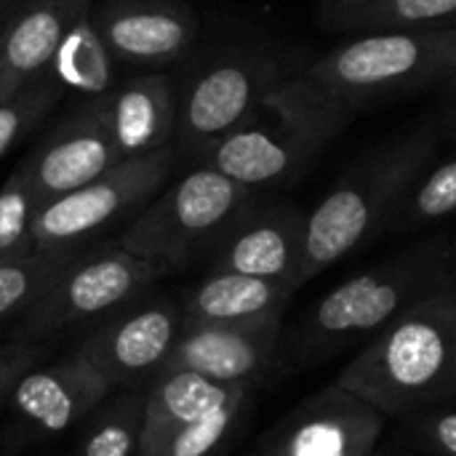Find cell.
I'll return each instance as SVG.
<instances>
[{"instance_id": "cell-19", "label": "cell", "mask_w": 456, "mask_h": 456, "mask_svg": "<svg viewBox=\"0 0 456 456\" xmlns=\"http://www.w3.org/2000/svg\"><path fill=\"white\" fill-rule=\"evenodd\" d=\"M294 286L240 273H208L184 294V323H235L286 313Z\"/></svg>"}, {"instance_id": "cell-26", "label": "cell", "mask_w": 456, "mask_h": 456, "mask_svg": "<svg viewBox=\"0 0 456 456\" xmlns=\"http://www.w3.org/2000/svg\"><path fill=\"white\" fill-rule=\"evenodd\" d=\"M403 438L430 456H456V409H425L403 419Z\"/></svg>"}, {"instance_id": "cell-23", "label": "cell", "mask_w": 456, "mask_h": 456, "mask_svg": "<svg viewBox=\"0 0 456 456\" xmlns=\"http://www.w3.org/2000/svg\"><path fill=\"white\" fill-rule=\"evenodd\" d=\"M67 88L45 67L40 75L27 80L19 91L0 99V158L19 144L48 112L59 104Z\"/></svg>"}, {"instance_id": "cell-17", "label": "cell", "mask_w": 456, "mask_h": 456, "mask_svg": "<svg viewBox=\"0 0 456 456\" xmlns=\"http://www.w3.org/2000/svg\"><path fill=\"white\" fill-rule=\"evenodd\" d=\"M256 385L219 382L195 371H163L144 393V417L136 456H150L179 428L243 398H254Z\"/></svg>"}, {"instance_id": "cell-8", "label": "cell", "mask_w": 456, "mask_h": 456, "mask_svg": "<svg viewBox=\"0 0 456 456\" xmlns=\"http://www.w3.org/2000/svg\"><path fill=\"white\" fill-rule=\"evenodd\" d=\"M184 329L182 305L171 299L131 302L107 315L77 347L112 390L152 382L168 363Z\"/></svg>"}, {"instance_id": "cell-5", "label": "cell", "mask_w": 456, "mask_h": 456, "mask_svg": "<svg viewBox=\"0 0 456 456\" xmlns=\"http://www.w3.org/2000/svg\"><path fill=\"white\" fill-rule=\"evenodd\" d=\"M176 147L123 158L88 184L37 208L32 219L35 251H83L112 224L139 214L163 187L176 163Z\"/></svg>"}, {"instance_id": "cell-27", "label": "cell", "mask_w": 456, "mask_h": 456, "mask_svg": "<svg viewBox=\"0 0 456 456\" xmlns=\"http://www.w3.org/2000/svg\"><path fill=\"white\" fill-rule=\"evenodd\" d=\"M456 16V0H379L363 24H425Z\"/></svg>"}, {"instance_id": "cell-28", "label": "cell", "mask_w": 456, "mask_h": 456, "mask_svg": "<svg viewBox=\"0 0 456 456\" xmlns=\"http://www.w3.org/2000/svg\"><path fill=\"white\" fill-rule=\"evenodd\" d=\"M456 211V160L441 166L417 192L414 216L417 219H438Z\"/></svg>"}, {"instance_id": "cell-14", "label": "cell", "mask_w": 456, "mask_h": 456, "mask_svg": "<svg viewBox=\"0 0 456 456\" xmlns=\"http://www.w3.org/2000/svg\"><path fill=\"white\" fill-rule=\"evenodd\" d=\"M94 21L115 64L131 67L168 64L195 35L192 16L168 0H107Z\"/></svg>"}, {"instance_id": "cell-6", "label": "cell", "mask_w": 456, "mask_h": 456, "mask_svg": "<svg viewBox=\"0 0 456 456\" xmlns=\"http://www.w3.org/2000/svg\"><path fill=\"white\" fill-rule=\"evenodd\" d=\"M452 69H456V27L361 37L321 59L310 69V80L350 104L358 96L414 86Z\"/></svg>"}, {"instance_id": "cell-22", "label": "cell", "mask_w": 456, "mask_h": 456, "mask_svg": "<svg viewBox=\"0 0 456 456\" xmlns=\"http://www.w3.org/2000/svg\"><path fill=\"white\" fill-rule=\"evenodd\" d=\"M72 254L77 251H32L0 262V323L24 315Z\"/></svg>"}, {"instance_id": "cell-30", "label": "cell", "mask_w": 456, "mask_h": 456, "mask_svg": "<svg viewBox=\"0 0 456 456\" xmlns=\"http://www.w3.org/2000/svg\"><path fill=\"white\" fill-rule=\"evenodd\" d=\"M16 5H19V0H3L0 3V53H3V40H5V32H8V24H11Z\"/></svg>"}, {"instance_id": "cell-3", "label": "cell", "mask_w": 456, "mask_h": 456, "mask_svg": "<svg viewBox=\"0 0 456 456\" xmlns=\"http://www.w3.org/2000/svg\"><path fill=\"white\" fill-rule=\"evenodd\" d=\"M251 190L230 176L198 166L158 192L115 238V243L160 267L184 270L216 243L246 211Z\"/></svg>"}, {"instance_id": "cell-4", "label": "cell", "mask_w": 456, "mask_h": 456, "mask_svg": "<svg viewBox=\"0 0 456 456\" xmlns=\"http://www.w3.org/2000/svg\"><path fill=\"white\" fill-rule=\"evenodd\" d=\"M163 275H168L166 267L120 248L115 240L99 248H83L67 259L24 313L19 339L40 342L69 326L107 318L136 302Z\"/></svg>"}, {"instance_id": "cell-12", "label": "cell", "mask_w": 456, "mask_h": 456, "mask_svg": "<svg viewBox=\"0 0 456 456\" xmlns=\"http://www.w3.org/2000/svg\"><path fill=\"white\" fill-rule=\"evenodd\" d=\"M273 86L262 64L227 61L200 75L179 110L176 152H203L222 136L240 128Z\"/></svg>"}, {"instance_id": "cell-11", "label": "cell", "mask_w": 456, "mask_h": 456, "mask_svg": "<svg viewBox=\"0 0 456 456\" xmlns=\"http://www.w3.org/2000/svg\"><path fill=\"white\" fill-rule=\"evenodd\" d=\"M112 393L107 379L77 350L27 371L8 401L16 419L37 436H59L88 419Z\"/></svg>"}, {"instance_id": "cell-25", "label": "cell", "mask_w": 456, "mask_h": 456, "mask_svg": "<svg viewBox=\"0 0 456 456\" xmlns=\"http://www.w3.org/2000/svg\"><path fill=\"white\" fill-rule=\"evenodd\" d=\"M251 398L227 403L184 428L171 433L150 456H211L235 430V425L243 419Z\"/></svg>"}, {"instance_id": "cell-20", "label": "cell", "mask_w": 456, "mask_h": 456, "mask_svg": "<svg viewBox=\"0 0 456 456\" xmlns=\"http://www.w3.org/2000/svg\"><path fill=\"white\" fill-rule=\"evenodd\" d=\"M112 67L115 59L110 56L91 11L69 29L48 64L64 88L80 91L86 99H96L112 91Z\"/></svg>"}, {"instance_id": "cell-31", "label": "cell", "mask_w": 456, "mask_h": 456, "mask_svg": "<svg viewBox=\"0 0 456 456\" xmlns=\"http://www.w3.org/2000/svg\"><path fill=\"white\" fill-rule=\"evenodd\" d=\"M251 456H259V454H256V452H254V454H251Z\"/></svg>"}, {"instance_id": "cell-21", "label": "cell", "mask_w": 456, "mask_h": 456, "mask_svg": "<svg viewBox=\"0 0 456 456\" xmlns=\"http://www.w3.org/2000/svg\"><path fill=\"white\" fill-rule=\"evenodd\" d=\"M144 417V393H126L102 403L88 417V430L77 456H136Z\"/></svg>"}, {"instance_id": "cell-29", "label": "cell", "mask_w": 456, "mask_h": 456, "mask_svg": "<svg viewBox=\"0 0 456 456\" xmlns=\"http://www.w3.org/2000/svg\"><path fill=\"white\" fill-rule=\"evenodd\" d=\"M45 347L43 342H27V339H13L8 345H0V401L11 395L16 382L40 366Z\"/></svg>"}, {"instance_id": "cell-16", "label": "cell", "mask_w": 456, "mask_h": 456, "mask_svg": "<svg viewBox=\"0 0 456 456\" xmlns=\"http://www.w3.org/2000/svg\"><path fill=\"white\" fill-rule=\"evenodd\" d=\"M91 0H19L0 53V99L40 75Z\"/></svg>"}, {"instance_id": "cell-13", "label": "cell", "mask_w": 456, "mask_h": 456, "mask_svg": "<svg viewBox=\"0 0 456 456\" xmlns=\"http://www.w3.org/2000/svg\"><path fill=\"white\" fill-rule=\"evenodd\" d=\"M305 224L297 211H243L208 248L211 273L270 278L297 289Z\"/></svg>"}, {"instance_id": "cell-1", "label": "cell", "mask_w": 456, "mask_h": 456, "mask_svg": "<svg viewBox=\"0 0 456 456\" xmlns=\"http://www.w3.org/2000/svg\"><path fill=\"white\" fill-rule=\"evenodd\" d=\"M456 283V254L430 243L361 273L321 297L289 331L283 355L291 369L323 366L363 347L417 302Z\"/></svg>"}, {"instance_id": "cell-2", "label": "cell", "mask_w": 456, "mask_h": 456, "mask_svg": "<svg viewBox=\"0 0 456 456\" xmlns=\"http://www.w3.org/2000/svg\"><path fill=\"white\" fill-rule=\"evenodd\" d=\"M334 382L387 419H406L452 401L456 395L454 286L398 315L339 369Z\"/></svg>"}, {"instance_id": "cell-24", "label": "cell", "mask_w": 456, "mask_h": 456, "mask_svg": "<svg viewBox=\"0 0 456 456\" xmlns=\"http://www.w3.org/2000/svg\"><path fill=\"white\" fill-rule=\"evenodd\" d=\"M37 214V198L32 192L24 163L0 187V262L27 256L35 251L32 219Z\"/></svg>"}, {"instance_id": "cell-10", "label": "cell", "mask_w": 456, "mask_h": 456, "mask_svg": "<svg viewBox=\"0 0 456 456\" xmlns=\"http://www.w3.org/2000/svg\"><path fill=\"white\" fill-rule=\"evenodd\" d=\"M118 160L123 158L110 131L107 94L77 104L21 158L37 208L88 184Z\"/></svg>"}, {"instance_id": "cell-9", "label": "cell", "mask_w": 456, "mask_h": 456, "mask_svg": "<svg viewBox=\"0 0 456 456\" xmlns=\"http://www.w3.org/2000/svg\"><path fill=\"white\" fill-rule=\"evenodd\" d=\"M283 363V313L235 323H184L163 371L262 387ZM160 371V374H163Z\"/></svg>"}, {"instance_id": "cell-7", "label": "cell", "mask_w": 456, "mask_h": 456, "mask_svg": "<svg viewBox=\"0 0 456 456\" xmlns=\"http://www.w3.org/2000/svg\"><path fill=\"white\" fill-rule=\"evenodd\" d=\"M387 417L331 382L289 409L256 444L259 456H371Z\"/></svg>"}, {"instance_id": "cell-32", "label": "cell", "mask_w": 456, "mask_h": 456, "mask_svg": "<svg viewBox=\"0 0 456 456\" xmlns=\"http://www.w3.org/2000/svg\"><path fill=\"white\" fill-rule=\"evenodd\" d=\"M454 294H456V283H454Z\"/></svg>"}, {"instance_id": "cell-33", "label": "cell", "mask_w": 456, "mask_h": 456, "mask_svg": "<svg viewBox=\"0 0 456 456\" xmlns=\"http://www.w3.org/2000/svg\"><path fill=\"white\" fill-rule=\"evenodd\" d=\"M0 3H3V0H0Z\"/></svg>"}, {"instance_id": "cell-15", "label": "cell", "mask_w": 456, "mask_h": 456, "mask_svg": "<svg viewBox=\"0 0 456 456\" xmlns=\"http://www.w3.org/2000/svg\"><path fill=\"white\" fill-rule=\"evenodd\" d=\"M395 192V182L342 184L307 219L297 289L347 256L377 224Z\"/></svg>"}, {"instance_id": "cell-18", "label": "cell", "mask_w": 456, "mask_h": 456, "mask_svg": "<svg viewBox=\"0 0 456 456\" xmlns=\"http://www.w3.org/2000/svg\"><path fill=\"white\" fill-rule=\"evenodd\" d=\"M110 131L120 158L147 155L171 144L179 107L171 80L160 72L139 75L107 94Z\"/></svg>"}]
</instances>
